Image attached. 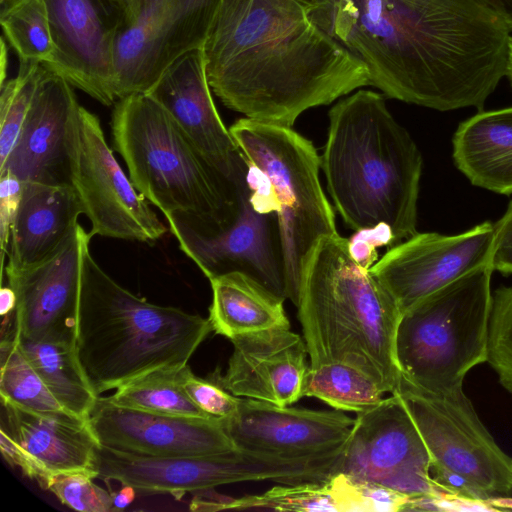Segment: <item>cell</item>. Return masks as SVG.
Masks as SVG:
<instances>
[{"mask_svg": "<svg viewBox=\"0 0 512 512\" xmlns=\"http://www.w3.org/2000/svg\"><path fill=\"white\" fill-rule=\"evenodd\" d=\"M309 13L392 99L480 111L506 76L510 32L478 0H327Z\"/></svg>", "mask_w": 512, "mask_h": 512, "instance_id": "obj_1", "label": "cell"}, {"mask_svg": "<svg viewBox=\"0 0 512 512\" xmlns=\"http://www.w3.org/2000/svg\"><path fill=\"white\" fill-rule=\"evenodd\" d=\"M203 51L215 95L259 122L292 127L304 111L372 85L300 0H222Z\"/></svg>", "mask_w": 512, "mask_h": 512, "instance_id": "obj_2", "label": "cell"}, {"mask_svg": "<svg viewBox=\"0 0 512 512\" xmlns=\"http://www.w3.org/2000/svg\"><path fill=\"white\" fill-rule=\"evenodd\" d=\"M422 165L416 143L381 94L360 89L330 109L321 168L351 229L384 223L395 245L416 234Z\"/></svg>", "mask_w": 512, "mask_h": 512, "instance_id": "obj_3", "label": "cell"}, {"mask_svg": "<svg viewBox=\"0 0 512 512\" xmlns=\"http://www.w3.org/2000/svg\"><path fill=\"white\" fill-rule=\"evenodd\" d=\"M296 307L310 367L348 363L384 393L396 390L401 373L395 342L402 313L370 269L352 257L348 238L335 234L316 243Z\"/></svg>", "mask_w": 512, "mask_h": 512, "instance_id": "obj_4", "label": "cell"}, {"mask_svg": "<svg viewBox=\"0 0 512 512\" xmlns=\"http://www.w3.org/2000/svg\"><path fill=\"white\" fill-rule=\"evenodd\" d=\"M211 331L208 318L139 298L85 253L75 350L97 396L154 369L186 365Z\"/></svg>", "mask_w": 512, "mask_h": 512, "instance_id": "obj_5", "label": "cell"}, {"mask_svg": "<svg viewBox=\"0 0 512 512\" xmlns=\"http://www.w3.org/2000/svg\"><path fill=\"white\" fill-rule=\"evenodd\" d=\"M111 135L131 182L166 220L184 222L205 236L236 222L247 196L238 195L149 94L115 103Z\"/></svg>", "mask_w": 512, "mask_h": 512, "instance_id": "obj_6", "label": "cell"}, {"mask_svg": "<svg viewBox=\"0 0 512 512\" xmlns=\"http://www.w3.org/2000/svg\"><path fill=\"white\" fill-rule=\"evenodd\" d=\"M492 263L480 266L405 310L396 332L401 378L435 394L463 388L487 362Z\"/></svg>", "mask_w": 512, "mask_h": 512, "instance_id": "obj_7", "label": "cell"}, {"mask_svg": "<svg viewBox=\"0 0 512 512\" xmlns=\"http://www.w3.org/2000/svg\"><path fill=\"white\" fill-rule=\"evenodd\" d=\"M229 130L247 163L266 177L278 205L287 299L296 306L306 261L325 236L338 234L320 184L321 157L292 127L240 118Z\"/></svg>", "mask_w": 512, "mask_h": 512, "instance_id": "obj_8", "label": "cell"}, {"mask_svg": "<svg viewBox=\"0 0 512 512\" xmlns=\"http://www.w3.org/2000/svg\"><path fill=\"white\" fill-rule=\"evenodd\" d=\"M394 392L422 435L438 483L475 500L512 494V457L496 443L463 388L435 394L401 378Z\"/></svg>", "mask_w": 512, "mask_h": 512, "instance_id": "obj_9", "label": "cell"}, {"mask_svg": "<svg viewBox=\"0 0 512 512\" xmlns=\"http://www.w3.org/2000/svg\"><path fill=\"white\" fill-rule=\"evenodd\" d=\"M69 180L92 236L152 243L169 228L126 176L99 118L79 105L68 136Z\"/></svg>", "mask_w": 512, "mask_h": 512, "instance_id": "obj_10", "label": "cell"}, {"mask_svg": "<svg viewBox=\"0 0 512 512\" xmlns=\"http://www.w3.org/2000/svg\"><path fill=\"white\" fill-rule=\"evenodd\" d=\"M222 0H126L114 45L117 99L147 93L179 57L203 48Z\"/></svg>", "mask_w": 512, "mask_h": 512, "instance_id": "obj_11", "label": "cell"}, {"mask_svg": "<svg viewBox=\"0 0 512 512\" xmlns=\"http://www.w3.org/2000/svg\"><path fill=\"white\" fill-rule=\"evenodd\" d=\"M430 465L429 451L413 417L401 396L393 392L373 408L357 413L338 473L410 497L450 493L432 477Z\"/></svg>", "mask_w": 512, "mask_h": 512, "instance_id": "obj_12", "label": "cell"}, {"mask_svg": "<svg viewBox=\"0 0 512 512\" xmlns=\"http://www.w3.org/2000/svg\"><path fill=\"white\" fill-rule=\"evenodd\" d=\"M97 478L130 485L139 493H169L179 497L219 485L247 482H281L286 460L278 455L234 448L199 456H143L100 445Z\"/></svg>", "mask_w": 512, "mask_h": 512, "instance_id": "obj_13", "label": "cell"}, {"mask_svg": "<svg viewBox=\"0 0 512 512\" xmlns=\"http://www.w3.org/2000/svg\"><path fill=\"white\" fill-rule=\"evenodd\" d=\"M126 0H45L52 43L44 63L105 106L116 103L114 45Z\"/></svg>", "mask_w": 512, "mask_h": 512, "instance_id": "obj_14", "label": "cell"}, {"mask_svg": "<svg viewBox=\"0 0 512 512\" xmlns=\"http://www.w3.org/2000/svg\"><path fill=\"white\" fill-rule=\"evenodd\" d=\"M494 223L456 235L416 233L390 247L370 269L401 313L472 270L492 263Z\"/></svg>", "mask_w": 512, "mask_h": 512, "instance_id": "obj_15", "label": "cell"}, {"mask_svg": "<svg viewBox=\"0 0 512 512\" xmlns=\"http://www.w3.org/2000/svg\"><path fill=\"white\" fill-rule=\"evenodd\" d=\"M92 237L79 223L45 260L22 269L4 268L17 298L12 332L75 345L83 260Z\"/></svg>", "mask_w": 512, "mask_h": 512, "instance_id": "obj_16", "label": "cell"}, {"mask_svg": "<svg viewBox=\"0 0 512 512\" xmlns=\"http://www.w3.org/2000/svg\"><path fill=\"white\" fill-rule=\"evenodd\" d=\"M240 197L250 194L248 164L211 94L203 48L179 57L147 92Z\"/></svg>", "mask_w": 512, "mask_h": 512, "instance_id": "obj_17", "label": "cell"}, {"mask_svg": "<svg viewBox=\"0 0 512 512\" xmlns=\"http://www.w3.org/2000/svg\"><path fill=\"white\" fill-rule=\"evenodd\" d=\"M180 250L208 278L241 272L287 299L284 251L277 212L261 213L249 196L242 200L236 222L214 235L200 234L184 222L167 220Z\"/></svg>", "mask_w": 512, "mask_h": 512, "instance_id": "obj_18", "label": "cell"}, {"mask_svg": "<svg viewBox=\"0 0 512 512\" xmlns=\"http://www.w3.org/2000/svg\"><path fill=\"white\" fill-rule=\"evenodd\" d=\"M88 423L100 445L143 456H199L235 447L221 418L180 417L121 407L98 397Z\"/></svg>", "mask_w": 512, "mask_h": 512, "instance_id": "obj_19", "label": "cell"}, {"mask_svg": "<svg viewBox=\"0 0 512 512\" xmlns=\"http://www.w3.org/2000/svg\"><path fill=\"white\" fill-rule=\"evenodd\" d=\"M221 420L235 447L284 456L337 451L354 425L340 410L290 408L241 397L237 410Z\"/></svg>", "mask_w": 512, "mask_h": 512, "instance_id": "obj_20", "label": "cell"}, {"mask_svg": "<svg viewBox=\"0 0 512 512\" xmlns=\"http://www.w3.org/2000/svg\"><path fill=\"white\" fill-rule=\"evenodd\" d=\"M227 370L209 378L237 397L290 406L304 397L308 351L290 328H272L230 339Z\"/></svg>", "mask_w": 512, "mask_h": 512, "instance_id": "obj_21", "label": "cell"}, {"mask_svg": "<svg viewBox=\"0 0 512 512\" xmlns=\"http://www.w3.org/2000/svg\"><path fill=\"white\" fill-rule=\"evenodd\" d=\"M72 87L41 63L30 109L0 173L10 171L23 183L70 185L68 136L80 105Z\"/></svg>", "mask_w": 512, "mask_h": 512, "instance_id": "obj_22", "label": "cell"}, {"mask_svg": "<svg viewBox=\"0 0 512 512\" xmlns=\"http://www.w3.org/2000/svg\"><path fill=\"white\" fill-rule=\"evenodd\" d=\"M1 404L0 429L29 456L43 489L60 473L82 471L97 478L100 443L88 421L41 415L3 400Z\"/></svg>", "mask_w": 512, "mask_h": 512, "instance_id": "obj_23", "label": "cell"}, {"mask_svg": "<svg viewBox=\"0 0 512 512\" xmlns=\"http://www.w3.org/2000/svg\"><path fill=\"white\" fill-rule=\"evenodd\" d=\"M81 214L80 202L70 185L24 183L5 267L22 269L48 258L71 235Z\"/></svg>", "mask_w": 512, "mask_h": 512, "instance_id": "obj_24", "label": "cell"}, {"mask_svg": "<svg viewBox=\"0 0 512 512\" xmlns=\"http://www.w3.org/2000/svg\"><path fill=\"white\" fill-rule=\"evenodd\" d=\"M452 146L455 166L472 185L512 194V107L480 110L461 122Z\"/></svg>", "mask_w": 512, "mask_h": 512, "instance_id": "obj_25", "label": "cell"}, {"mask_svg": "<svg viewBox=\"0 0 512 512\" xmlns=\"http://www.w3.org/2000/svg\"><path fill=\"white\" fill-rule=\"evenodd\" d=\"M209 281L212 303L208 319L216 334L232 339L272 328H290L285 299L249 275L230 272Z\"/></svg>", "mask_w": 512, "mask_h": 512, "instance_id": "obj_26", "label": "cell"}, {"mask_svg": "<svg viewBox=\"0 0 512 512\" xmlns=\"http://www.w3.org/2000/svg\"><path fill=\"white\" fill-rule=\"evenodd\" d=\"M268 509L275 511H361L359 480L337 473L325 481L279 484L259 495L225 497L220 510Z\"/></svg>", "mask_w": 512, "mask_h": 512, "instance_id": "obj_27", "label": "cell"}, {"mask_svg": "<svg viewBox=\"0 0 512 512\" xmlns=\"http://www.w3.org/2000/svg\"><path fill=\"white\" fill-rule=\"evenodd\" d=\"M11 336L60 404L88 421L99 396L84 374L75 345L30 339L14 332Z\"/></svg>", "mask_w": 512, "mask_h": 512, "instance_id": "obj_28", "label": "cell"}, {"mask_svg": "<svg viewBox=\"0 0 512 512\" xmlns=\"http://www.w3.org/2000/svg\"><path fill=\"white\" fill-rule=\"evenodd\" d=\"M190 371L188 364L154 369L121 385L106 398L115 405L150 413L213 418L185 392L183 383Z\"/></svg>", "mask_w": 512, "mask_h": 512, "instance_id": "obj_29", "label": "cell"}, {"mask_svg": "<svg viewBox=\"0 0 512 512\" xmlns=\"http://www.w3.org/2000/svg\"><path fill=\"white\" fill-rule=\"evenodd\" d=\"M0 354L1 400L41 415L83 420L60 404L12 336L2 337Z\"/></svg>", "mask_w": 512, "mask_h": 512, "instance_id": "obj_30", "label": "cell"}, {"mask_svg": "<svg viewBox=\"0 0 512 512\" xmlns=\"http://www.w3.org/2000/svg\"><path fill=\"white\" fill-rule=\"evenodd\" d=\"M384 392L362 370L344 362L310 367L304 396L315 397L340 411L361 413L376 406Z\"/></svg>", "mask_w": 512, "mask_h": 512, "instance_id": "obj_31", "label": "cell"}, {"mask_svg": "<svg viewBox=\"0 0 512 512\" xmlns=\"http://www.w3.org/2000/svg\"><path fill=\"white\" fill-rule=\"evenodd\" d=\"M0 23L20 61L51 62L53 43L45 0H25L1 16Z\"/></svg>", "mask_w": 512, "mask_h": 512, "instance_id": "obj_32", "label": "cell"}, {"mask_svg": "<svg viewBox=\"0 0 512 512\" xmlns=\"http://www.w3.org/2000/svg\"><path fill=\"white\" fill-rule=\"evenodd\" d=\"M40 62L20 61L16 77L0 86V168L19 135L36 90Z\"/></svg>", "mask_w": 512, "mask_h": 512, "instance_id": "obj_33", "label": "cell"}, {"mask_svg": "<svg viewBox=\"0 0 512 512\" xmlns=\"http://www.w3.org/2000/svg\"><path fill=\"white\" fill-rule=\"evenodd\" d=\"M487 363L512 394V286H501L492 294Z\"/></svg>", "mask_w": 512, "mask_h": 512, "instance_id": "obj_34", "label": "cell"}, {"mask_svg": "<svg viewBox=\"0 0 512 512\" xmlns=\"http://www.w3.org/2000/svg\"><path fill=\"white\" fill-rule=\"evenodd\" d=\"M91 474L82 471L52 476L46 490L51 491L64 505L80 512H110L113 509L111 492L93 482Z\"/></svg>", "mask_w": 512, "mask_h": 512, "instance_id": "obj_35", "label": "cell"}, {"mask_svg": "<svg viewBox=\"0 0 512 512\" xmlns=\"http://www.w3.org/2000/svg\"><path fill=\"white\" fill-rule=\"evenodd\" d=\"M183 386L189 398L210 417L226 418L238 408L240 397L234 396L210 378H199L190 371Z\"/></svg>", "mask_w": 512, "mask_h": 512, "instance_id": "obj_36", "label": "cell"}, {"mask_svg": "<svg viewBox=\"0 0 512 512\" xmlns=\"http://www.w3.org/2000/svg\"><path fill=\"white\" fill-rule=\"evenodd\" d=\"M24 183L10 171L0 173V246L1 268L4 270L11 227L22 199Z\"/></svg>", "mask_w": 512, "mask_h": 512, "instance_id": "obj_37", "label": "cell"}, {"mask_svg": "<svg viewBox=\"0 0 512 512\" xmlns=\"http://www.w3.org/2000/svg\"><path fill=\"white\" fill-rule=\"evenodd\" d=\"M395 245L391 228L384 224L357 230L349 239V250L352 257L364 268L371 269L377 262V248Z\"/></svg>", "mask_w": 512, "mask_h": 512, "instance_id": "obj_38", "label": "cell"}, {"mask_svg": "<svg viewBox=\"0 0 512 512\" xmlns=\"http://www.w3.org/2000/svg\"><path fill=\"white\" fill-rule=\"evenodd\" d=\"M495 251L498 248L512 246V201L504 215L494 223Z\"/></svg>", "mask_w": 512, "mask_h": 512, "instance_id": "obj_39", "label": "cell"}, {"mask_svg": "<svg viewBox=\"0 0 512 512\" xmlns=\"http://www.w3.org/2000/svg\"><path fill=\"white\" fill-rule=\"evenodd\" d=\"M512 32V0H478Z\"/></svg>", "mask_w": 512, "mask_h": 512, "instance_id": "obj_40", "label": "cell"}, {"mask_svg": "<svg viewBox=\"0 0 512 512\" xmlns=\"http://www.w3.org/2000/svg\"><path fill=\"white\" fill-rule=\"evenodd\" d=\"M492 266L494 271H498L502 274H512V246H505L496 249L493 259Z\"/></svg>", "mask_w": 512, "mask_h": 512, "instance_id": "obj_41", "label": "cell"}, {"mask_svg": "<svg viewBox=\"0 0 512 512\" xmlns=\"http://www.w3.org/2000/svg\"><path fill=\"white\" fill-rule=\"evenodd\" d=\"M137 491L130 485H122L118 492H111L114 511L123 510L129 506L136 497Z\"/></svg>", "mask_w": 512, "mask_h": 512, "instance_id": "obj_42", "label": "cell"}, {"mask_svg": "<svg viewBox=\"0 0 512 512\" xmlns=\"http://www.w3.org/2000/svg\"><path fill=\"white\" fill-rule=\"evenodd\" d=\"M15 291L9 286H2L0 289V314L3 317L11 315L16 307Z\"/></svg>", "mask_w": 512, "mask_h": 512, "instance_id": "obj_43", "label": "cell"}, {"mask_svg": "<svg viewBox=\"0 0 512 512\" xmlns=\"http://www.w3.org/2000/svg\"><path fill=\"white\" fill-rule=\"evenodd\" d=\"M498 511L512 510V497L498 496L487 499Z\"/></svg>", "mask_w": 512, "mask_h": 512, "instance_id": "obj_44", "label": "cell"}, {"mask_svg": "<svg viewBox=\"0 0 512 512\" xmlns=\"http://www.w3.org/2000/svg\"><path fill=\"white\" fill-rule=\"evenodd\" d=\"M7 55H8V50H7V46H6V42H5V39L4 37H2L1 39V78H0V86L3 85L5 83V79H6V67H7V63H8V59H7Z\"/></svg>", "mask_w": 512, "mask_h": 512, "instance_id": "obj_45", "label": "cell"}, {"mask_svg": "<svg viewBox=\"0 0 512 512\" xmlns=\"http://www.w3.org/2000/svg\"><path fill=\"white\" fill-rule=\"evenodd\" d=\"M24 1L25 0H0V17Z\"/></svg>", "mask_w": 512, "mask_h": 512, "instance_id": "obj_46", "label": "cell"}, {"mask_svg": "<svg viewBox=\"0 0 512 512\" xmlns=\"http://www.w3.org/2000/svg\"><path fill=\"white\" fill-rule=\"evenodd\" d=\"M506 76L508 77L512 86V36L508 40L507 63H506Z\"/></svg>", "mask_w": 512, "mask_h": 512, "instance_id": "obj_47", "label": "cell"}, {"mask_svg": "<svg viewBox=\"0 0 512 512\" xmlns=\"http://www.w3.org/2000/svg\"><path fill=\"white\" fill-rule=\"evenodd\" d=\"M305 3L309 8L321 6L327 2V0H300Z\"/></svg>", "mask_w": 512, "mask_h": 512, "instance_id": "obj_48", "label": "cell"}]
</instances>
